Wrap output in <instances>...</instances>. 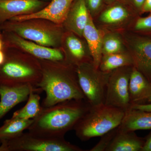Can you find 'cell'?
Returning a JSON list of instances; mask_svg holds the SVG:
<instances>
[{"label": "cell", "mask_w": 151, "mask_h": 151, "mask_svg": "<svg viewBox=\"0 0 151 151\" xmlns=\"http://www.w3.org/2000/svg\"><path fill=\"white\" fill-rule=\"evenodd\" d=\"M40 60L42 76L37 87L45 93L42 107H50L68 100H86L78 83L76 66L65 59Z\"/></svg>", "instance_id": "6da1fadb"}, {"label": "cell", "mask_w": 151, "mask_h": 151, "mask_svg": "<svg viewBox=\"0 0 151 151\" xmlns=\"http://www.w3.org/2000/svg\"><path fill=\"white\" fill-rule=\"evenodd\" d=\"M90 107L86 100H71L42 107L28 131L46 137L64 138L65 134L73 129Z\"/></svg>", "instance_id": "7a4b0ae2"}, {"label": "cell", "mask_w": 151, "mask_h": 151, "mask_svg": "<svg viewBox=\"0 0 151 151\" xmlns=\"http://www.w3.org/2000/svg\"><path fill=\"white\" fill-rule=\"evenodd\" d=\"M4 50L5 60L0 65V84L37 87L42 76L40 60L17 49L5 47Z\"/></svg>", "instance_id": "3957f363"}, {"label": "cell", "mask_w": 151, "mask_h": 151, "mask_svg": "<svg viewBox=\"0 0 151 151\" xmlns=\"http://www.w3.org/2000/svg\"><path fill=\"white\" fill-rule=\"evenodd\" d=\"M64 27L42 19H32L22 21L9 20L0 25L1 31L10 32L38 44L52 47H62Z\"/></svg>", "instance_id": "277c9868"}, {"label": "cell", "mask_w": 151, "mask_h": 151, "mask_svg": "<svg viewBox=\"0 0 151 151\" xmlns=\"http://www.w3.org/2000/svg\"><path fill=\"white\" fill-rule=\"evenodd\" d=\"M125 111L103 104L91 106L73 130L81 141L102 137L120 126Z\"/></svg>", "instance_id": "5b68a950"}, {"label": "cell", "mask_w": 151, "mask_h": 151, "mask_svg": "<svg viewBox=\"0 0 151 151\" xmlns=\"http://www.w3.org/2000/svg\"><path fill=\"white\" fill-rule=\"evenodd\" d=\"M0 151H83L64 138L46 137L29 132L0 141Z\"/></svg>", "instance_id": "8992f818"}, {"label": "cell", "mask_w": 151, "mask_h": 151, "mask_svg": "<svg viewBox=\"0 0 151 151\" xmlns=\"http://www.w3.org/2000/svg\"><path fill=\"white\" fill-rule=\"evenodd\" d=\"M76 69L79 85L89 105L94 106L104 104L110 73L95 68L92 61L78 64Z\"/></svg>", "instance_id": "52a82bcc"}, {"label": "cell", "mask_w": 151, "mask_h": 151, "mask_svg": "<svg viewBox=\"0 0 151 151\" xmlns=\"http://www.w3.org/2000/svg\"><path fill=\"white\" fill-rule=\"evenodd\" d=\"M132 67L120 68L110 73L104 104L125 111L131 108L129 86Z\"/></svg>", "instance_id": "ba28073f"}, {"label": "cell", "mask_w": 151, "mask_h": 151, "mask_svg": "<svg viewBox=\"0 0 151 151\" xmlns=\"http://www.w3.org/2000/svg\"><path fill=\"white\" fill-rule=\"evenodd\" d=\"M1 31L5 47L17 49L39 59L55 61L65 59V51L62 47H47L25 39L10 32Z\"/></svg>", "instance_id": "9c48e42d"}, {"label": "cell", "mask_w": 151, "mask_h": 151, "mask_svg": "<svg viewBox=\"0 0 151 151\" xmlns=\"http://www.w3.org/2000/svg\"><path fill=\"white\" fill-rule=\"evenodd\" d=\"M49 2L43 0H0V25L15 17L38 12Z\"/></svg>", "instance_id": "30bf717a"}, {"label": "cell", "mask_w": 151, "mask_h": 151, "mask_svg": "<svg viewBox=\"0 0 151 151\" xmlns=\"http://www.w3.org/2000/svg\"><path fill=\"white\" fill-rule=\"evenodd\" d=\"M74 0H51L40 10L29 14L19 16L11 20L22 21L32 19L47 20L58 24L62 25Z\"/></svg>", "instance_id": "8fae6325"}, {"label": "cell", "mask_w": 151, "mask_h": 151, "mask_svg": "<svg viewBox=\"0 0 151 151\" xmlns=\"http://www.w3.org/2000/svg\"><path fill=\"white\" fill-rule=\"evenodd\" d=\"M130 45L134 66L151 81V38L136 36Z\"/></svg>", "instance_id": "7c38bea8"}, {"label": "cell", "mask_w": 151, "mask_h": 151, "mask_svg": "<svg viewBox=\"0 0 151 151\" xmlns=\"http://www.w3.org/2000/svg\"><path fill=\"white\" fill-rule=\"evenodd\" d=\"M35 86L0 84V120L18 104L26 101Z\"/></svg>", "instance_id": "4fadbf2b"}, {"label": "cell", "mask_w": 151, "mask_h": 151, "mask_svg": "<svg viewBox=\"0 0 151 151\" xmlns=\"http://www.w3.org/2000/svg\"><path fill=\"white\" fill-rule=\"evenodd\" d=\"M89 14L86 1L76 0L70 6L63 26L68 31L82 37Z\"/></svg>", "instance_id": "5bb4252c"}, {"label": "cell", "mask_w": 151, "mask_h": 151, "mask_svg": "<svg viewBox=\"0 0 151 151\" xmlns=\"http://www.w3.org/2000/svg\"><path fill=\"white\" fill-rule=\"evenodd\" d=\"M129 90L131 106L143 104L151 94V81L134 66L132 67Z\"/></svg>", "instance_id": "9a60e30c"}, {"label": "cell", "mask_w": 151, "mask_h": 151, "mask_svg": "<svg viewBox=\"0 0 151 151\" xmlns=\"http://www.w3.org/2000/svg\"><path fill=\"white\" fill-rule=\"evenodd\" d=\"M145 138L140 137L134 131L117 128L116 134L105 151H142Z\"/></svg>", "instance_id": "2e32d148"}, {"label": "cell", "mask_w": 151, "mask_h": 151, "mask_svg": "<svg viewBox=\"0 0 151 151\" xmlns=\"http://www.w3.org/2000/svg\"><path fill=\"white\" fill-rule=\"evenodd\" d=\"M83 37L86 40L94 67L99 68L103 57L102 45L103 37L100 31L95 27L91 14H89L88 22L84 30Z\"/></svg>", "instance_id": "e0dca14e"}, {"label": "cell", "mask_w": 151, "mask_h": 151, "mask_svg": "<svg viewBox=\"0 0 151 151\" xmlns=\"http://www.w3.org/2000/svg\"><path fill=\"white\" fill-rule=\"evenodd\" d=\"M119 130L135 131L151 129V111L129 108L125 111Z\"/></svg>", "instance_id": "ac0fdd59"}, {"label": "cell", "mask_w": 151, "mask_h": 151, "mask_svg": "<svg viewBox=\"0 0 151 151\" xmlns=\"http://www.w3.org/2000/svg\"><path fill=\"white\" fill-rule=\"evenodd\" d=\"M64 33L63 40L65 41L68 54L65 60L76 66L82 63L89 61L86 58V51L82 42L73 33Z\"/></svg>", "instance_id": "d6986e66"}, {"label": "cell", "mask_w": 151, "mask_h": 151, "mask_svg": "<svg viewBox=\"0 0 151 151\" xmlns=\"http://www.w3.org/2000/svg\"><path fill=\"white\" fill-rule=\"evenodd\" d=\"M42 91L40 88H33L29 95L27 103L24 107L15 111L12 117L25 120L33 119L36 117L42 108L40 105V97L38 94Z\"/></svg>", "instance_id": "ffe728a7"}, {"label": "cell", "mask_w": 151, "mask_h": 151, "mask_svg": "<svg viewBox=\"0 0 151 151\" xmlns=\"http://www.w3.org/2000/svg\"><path fill=\"white\" fill-rule=\"evenodd\" d=\"M134 60L131 54L124 52L103 55L98 69L105 73L125 67L134 66Z\"/></svg>", "instance_id": "44dd1931"}, {"label": "cell", "mask_w": 151, "mask_h": 151, "mask_svg": "<svg viewBox=\"0 0 151 151\" xmlns=\"http://www.w3.org/2000/svg\"><path fill=\"white\" fill-rule=\"evenodd\" d=\"M33 119L25 120L12 118L6 120L0 127V141L12 139L27 129L32 124Z\"/></svg>", "instance_id": "7402d4cb"}, {"label": "cell", "mask_w": 151, "mask_h": 151, "mask_svg": "<svg viewBox=\"0 0 151 151\" xmlns=\"http://www.w3.org/2000/svg\"><path fill=\"white\" fill-rule=\"evenodd\" d=\"M129 15L127 10L124 7L115 6L104 11L100 16V19L104 23L114 24L124 21Z\"/></svg>", "instance_id": "603a6c76"}, {"label": "cell", "mask_w": 151, "mask_h": 151, "mask_svg": "<svg viewBox=\"0 0 151 151\" xmlns=\"http://www.w3.org/2000/svg\"><path fill=\"white\" fill-rule=\"evenodd\" d=\"M123 44L120 39L114 35H108L103 38V55L122 52Z\"/></svg>", "instance_id": "cb8c5ba5"}, {"label": "cell", "mask_w": 151, "mask_h": 151, "mask_svg": "<svg viewBox=\"0 0 151 151\" xmlns=\"http://www.w3.org/2000/svg\"><path fill=\"white\" fill-rule=\"evenodd\" d=\"M116 129L111 130L107 134L102 136V139L96 145L89 150V151H105L117 131Z\"/></svg>", "instance_id": "d4e9b609"}, {"label": "cell", "mask_w": 151, "mask_h": 151, "mask_svg": "<svg viewBox=\"0 0 151 151\" xmlns=\"http://www.w3.org/2000/svg\"><path fill=\"white\" fill-rule=\"evenodd\" d=\"M134 28L138 32L151 36V14L148 16L138 18Z\"/></svg>", "instance_id": "484cf974"}, {"label": "cell", "mask_w": 151, "mask_h": 151, "mask_svg": "<svg viewBox=\"0 0 151 151\" xmlns=\"http://www.w3.org/2000/svg\"><path fill=\"white\" fill-rule=\"evenodd\" d=\"M86 4L90 12L93 13L96 12L100 9L102 5V0H85Z\"/></svg>", "instance_id": "4316f807"}, {"label": "cell", "mask_w": 151, "mask_h": 151, "mask_svg": "<svg viewBox=\"0 0 151 151\" xmlns=\"http://www.w3.org/2000/svg\"><path fill=\"white\" fill-rule=\"evenodd\" d=\"M145 0H130L132 6L137 13H142V8Z\"/></svg>", "instance_id": "83f0119b"}, {"label": "cell", "mask_w": 151, "mask_h": 151, "mask_svg": "<svg viewBox=\"0 0 151 151\" xmlns=\"http://www.w3.org/2000/svg\"><path fill=\"white\" fill-rule=\"evenodd\" d=\"M142 111H151V103L144 104H135L132 105L131 108Z\"/></svg>", "instance_id": "f1b7e54d"}, {"label": "cell", "mask_w": 151, "mask_h": 151, "mask_svg": "<svg viewBox=\"0 0 151 151\" xmlns=\"http://www.w3.org/2000/svg\"><path fill=\"white\" fill-rule=\"evenodd\" d=\"M142 151H151V132L145 138V142Z\"/></svg>", "instance_id": "f546056e"}, {"label": "cell", "mask_w": 151, "mask_h": 151, "mask_svg": "<svg viewBox=\"0 0 151 151\" xmlns=\"http://www.w3.org/2000/svg\"><path fill=\"white\" fill-rule=\"evenodd\" d=\"M147 12L151 14V0H145L143 5L142 13Z\"/></svg>", "instance_id": "4dcf8cb0"}, {"label": "cell", "mask_w": 151, "mask_h": 151, "mask_svg": "<svg viewBox=\"0 0 151 151\" xmlns=\"http://www.w3.org/2000/svg\"><path fill=\"white\" fill-rule=\"evenodd\" d=\"M4 42L1 31L0 30V51L4 49Z\"/></svg>", "instance_id": "1f68e13d"}, {"label": "cell", "mask_w": 151, "mask_h": 151, "mask_svg": "<svg viewBox=\"0 0 151 151\" xmlns=\"http://www.w3.org/2000/svg\"><path fill=\"white\" fill-rule=\"evenodd\" d=\"M5 60V53L4 49L0 51V65L4 62Z\"/></svg>", "instance_id": "d6a6232c"}, {"label": "cell", "mask_w": 151, "mask_h": 151, "mask_svg": "<svg viewBox=\"0 0 151 151\" xmlns=\"http://www.w3.org/2000/svg\"><path fill=\"white\" fill-rule=\"evenodd\" d=\"M149 103H151V94L150 96H149L148 98L145 101L144 103L142 104H149Z\"/></svg>", "instance_id": "836d02e7"}, {"label": "cell", "mask_w": 151, "mask_h": 151, "mask_svg": "<svg viewBox=\"0 0 151 151\" xmlns=\"http://www.w3.org/2000/svg\"><path fill=\"white\" fill-rule=\"evenodd\" d=\"M107 1H111V0H107Z\"/></svg>", "instance_id": "e575fe53"}]
</instances>
